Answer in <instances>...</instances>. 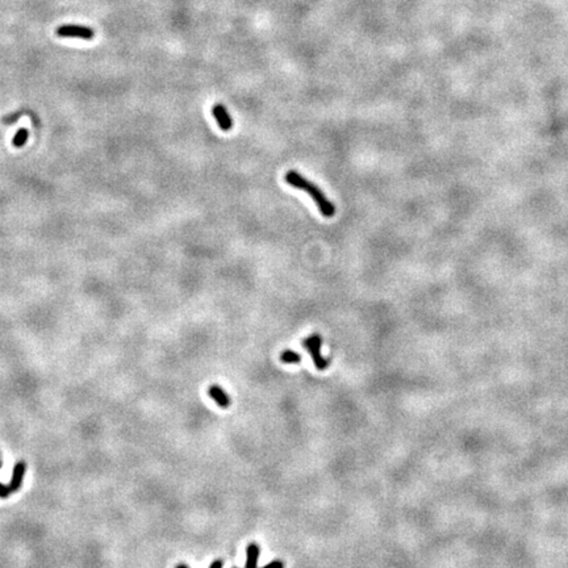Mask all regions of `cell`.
<instances>
[{
  "instance_id": "1",
  "label": "cell",
  "mask_w": 568,
  "mask_h": 568,
  "mask_svg": "<svg viewBox=\"0 0 568 568\" xmlns=\"http://www.w3.org/2000/svg\"><path fill=\"white\" fill-rule=\"evenodd\" d=\"M284 181H286L287 185L291 186V187L299 188V190L307 192V194L313 199L314 203L317 204L321 215L325 216L326 218H330L335 215L334 204L326 197V195L324 194L323 191L320 190L319 186H316L314 183L308 180L307 178L300 175L299 172L293 171V170L287 171L286 175H284Z\"/></svg>"
},
{
  "instance_id": "2",
  "label": "cell",
  "mask_w": 568,
  "mask_h": 568,
  "mask_svg": "<svg viewBox=\"0 0 568 568\" xmlns=\"http://www.w3.org/2000/svg\"><path fill=\"white\" fill-rule=\"evenodd\" d=\"M321 344H323V339H321L320 334H312L303 341V346L312 355V359H313L317 370H325L330 365V360L323 358V355H321Z\"/></svg>"
},
{
  "instance_id": "3",
  "label": "cell",
  "mask_w": 568,
  "mask_h": 568,
  "mask_svg": "<svg viewBox=\"0 0 568 568\" xmlns=\"http://www.w3.org/2000/svg\"><path fill=\"white\" fill-rule=\"evenodd\" d=\"M57 36L58 37L82 38V40L89 41L95 37V32L88 27H82V25H62L57 29Z\"/></svg>"
},
{
  "instance_id": "4",
  "label": "cell",
  "mask_w": 568,
  "mask_h": 568,
  "mask_svg": "<svg viewBox=\"0 0 568 568\" xmlns=\"http://www.w3.org/2000/svg\"><path fill=\"white\" fill-rule=\"evenodd\" d=\"M212 113L215 116L216 121H217L218 126H220V129L224 130V132H229L233 128V120H232L231 115H229V112H228V109L224 105L220 104V103L213 105Z\"/></svg>"
},
{
  "instance_id": "5",
  "label": "cell",
  "mask_w": 568,
  "mask_h": 568,
  "mask_svg": "<svg viewBox=\"0 0 568 568\" xmlns=\"http://www.w3.org/2000/svg\"><path fill=\"white\" fill-rule=\"evenodd\" d=\"M208 395L209 397H212V400L218 406H221V408H229L231 406V397H229V395L220 385H216V384L215 385H211L208 388Z\"/></svg>"
},
{
  "instance_id": "6",
  "label": "cell",
  "mask_w": 568,
  "mask_h": 568,
  "mask_svg": "<svg viewBox=\"0 0 568 568\" xmlns=\"http://www.w3.org/2000/svg\"><path fill=\"white\" fill-rule=\"evenodd\" d=\"M25 470H27V466H25V462L22 461L17 462V463L15 464V467H13L12 479H11V483H10V487L11 489H12V492L19 491V489L21 488L22 480H24V475H25Z\"/></svg>"
},
{
  "instance_id": "7",
  "label": "cell",
  "mask_w": 568,
  "mask_h": 568,
  "mask_svg": "<svg viewBox=\"0 0 568 568\" xmlns=\"http://www.w3.org/2000/svg\"><path fill=\"white\" fill-rule=\"evenodd\" d=\"M246 568H255L258 564V558H259V546L257 543H250L246 549Z\"/></svg>"
},
{
  "instance_id": "8",
  "label": "cell",
  "mask_w": 568,
  "mask_h": 568,
  "mask_svg": "<svg viewBox=\"0 0 568 568\" xmlns=\"http://www.w3.org/2000/svg\"><path fill=\"white\" fill-rule=\"evenodd\" d=\"M28 137H29V132L22 128V129L17 130V133L15 134L12 145L15 146V148H22V146L27 144V141H28Z\"/></svg>"
},
{
  "instance_id": "9",
  "label": "cell",
  "mask_w": 568,
  "mask_h": 568,
  "mask_svg": "<svg viewBox=\"0 0 568 568\" xmlns=\"http://www.w3.org/2000/svg\"><path fill=\"white\" fill-rule=\"evenodd\" d=\"M280 360L283 363H289V365H292V363H300L301 355L299 353H295V351L286 350L280 354Z\"/></svg>"
},
{
  "instance_id": "10",
  "label": "cell",
  "mask_w": 568,
  "mask_h": 568,
  "mask_svg": "<svg viewBox=\"0 0 568 568\" xmlns=\"http://www.w3.org/2000/svg\"><path fill=\"white\" fill-rule=\"evenodd\" d=\"M11 493H13V492L10 485L0 483V498H8L11 496Z\"/></svg>"
},
{
  "instance_id": "11",
  "label": "cell",
  "mask_w": 568,
  "mask_h": 568,
  "mask_svg": "<svg viewBox=\"0 0 568 568\" xmlns=\"http://www.w3.org/2000/svg\"><path fill=\"white\" fill-rule=\"evenodd\" d=\"M222 565H224V562L222 560H215V562H212L211 564H209V568H221Z\"/></svg>"
},
{
  "instance_id": "12",
  "label": "cell",
  "mask_w": 568,
  "mask_h": 568,
  "mask_svg": "<svg viewBox=\"0 0 568 568\" xmlns=\"http://www.w3.org/2000/svg\"><path fill=\"white\" fill-rule=\"evenodd\" d=\"M274 565H278V567H283V563L279 562V560H275V562H271L270 564H267V567H274Z\"/></svg>"
},
{
  "instance_id": "13",
  "label": "cell",
  "mask_w": 568,
  "mask_h": 568,
  "mask_svg": "<svg viewBox=\"0 0 568 568\" xmlns=\"http://www.w3.org/2000/svg\"><path fill=\"white\" fill-rule=\"evenodd\" d=\"M179 567H188V564H176V568Z\"/></svg>"
},
{
  "instance_id": "14",
  "label": "cell",
  "mask_w": 568,
  "mask_h": 568,
  "mask_svg": "<svg viewBox=\"0 0 568 568\" xmlns=\"http://www.w3.org/2000/svg\"><path fill=\"white\" fill-rule=\"evenodd\" d=\"M2 466H3V463H2V461H0V468H2Z\"/></svg>"
}]
</instances>
